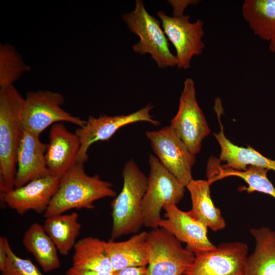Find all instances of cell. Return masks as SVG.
<instances>
[{
  "label": "cell",
  "instance_id": "d4e9b609",
  "mask_svg": "<svg viewBox=\"0 0 275 275\" xmlns=\"http://www.w3.org/2000/svg\"><path fill=\"white\" fill-rule=\"evenodd\" d=\"M78 215L73 212L46 218L43 227L62 255L67 256L76 243L81 228Z\"/></svg>",
  "mask_w": 275,
  "mask_h": 275
},
{
  "label": "cell",
  "instance_id": "484cf974",
  "mask_svg": "<svg viewBox=\"0 0 275 275\" xmlns=\"http://www.w3.org/2000/svg\"><path fill=\"white\" fill-rule=\"evenodd\" d=\"M30 70L15 48L9 44L0 45V87L13 83Z\"/></svg>",
  "mask_w": 275,
  "mask_h": 275
},
{
  "label": "cell",
  "instance_id": "8992f818",
  "mask_svg": "<svg viewBox=\"0 0 275 275\" xmlns=\"http://www.w3.org/2000/svg\"><path fill=\"white\" fill-rule=\"evenodd\" d=\"M149 275H187L196 259L180 241L162 228L148 232Z\"/></svg>",
  "mask_w": 275,
  "mask_h": 275
},
{
  "label": "cell",
  "instance_id": "f546056e",
  "mask_svg": "<svg viewBox=\"0 0 275 275\" xmlns=\"http://www.w3.org/2000/svg\"><path fill=\"white\" fill-rule=\"evenodd\" d=\"M169 2L173 7V15H181L184 14V10L188 5L191 4H195L198 1H170Z\"/></svg>",
  "mask_w": 275,
  "mask_h": 275
},
{
  "label": "cell",
  "instance_id": "9c48e42d",
  "mask_svg": "<svg viewBox=\"0 0 275 275\" xmlns=\"http://www.w3.org/2000/svg\"><path fill=\"white\" fill-rule=\"evenodd\" d=\"M153 105L151 103L128 115L107 116L102 115L98 117L90 116L82 127H78L75 131L80 143L76 162L85 164L88 159L89 147L98 141H108L120 128L127 125L146 122L154 126H158L159 122L150 114Z\"/></svg>",
  "mask_w": 275,
  "mask_h": 275
},
{
  "label": "cell",
  "instance_id": "7a4b0ae2",
  "mask_svg": "<svg viewBox=\"0 0 275 275\" xmlns=\"http://www.w3.org/2000/svg\"><path fill=\"white\" fill-rule=\"evenodd\" d=\"M112 186L111 182L101 179L98 174H87L84 164L76 162L59 179L44 216L63 214L72 209H93L96 201L116 197Z\"/></svg>",
  "mask_w": 275,
  "mask_h": 275
},
{
  "label": "cell",
  "instance_id": "4dcf8cb0",
  "mask_svg": "<svg viewBox=\"0 0 275 275\" xmlns=\"http://www.w3.org/2000/svg\"><path fill=\"white\" fill-rule=\"evenodd\" d=\"M6 237H0V270L3 271L8 261V254L6 248Z\"/></svg>",
  "mask_w": 275,
  "mask_h": 275
},
{
  "label": "cell",
  "instance_id": "7c38bea8",
  "mask_svg": "<svg viewBox=\"0 0 275 275\" xmlns=\"http://www.w3.org/2000/svg\"><path fill=\"white\" fill-rule=\"evenodd\" d=\"M248 250L241 242L221 243L196 257L187 275H245Z\"/></svg>",
  "mask_w": 275,
  "mask_h": 275
},
{
  "label": "cell",
  "instance_id": "5bb4252c",
  "mask_svg": "<svg viewBox=\"0 0 275 275\" xmlns=\"http://www.w3.org/2000/svg\"><path fill=\"white\" fill-rule=\"evenodd\" d=\"M59 182V178L51 175L34 180L20 187L1 194V200L21 215L30 210L44 213L57 189Z\"/></svg>",
  "mask_w": 275,
  "mask_h": 275
},
{
  "label": "cell",
  "instance_id": "1f68e13d",
  "mask_svg": "<svg viewBox=\"0 0 275 275\" xmlns=\"http://www.w3.org/2000/svg\"><path fill=\"white\" fill-rule=\"evenodd\" d=\"M269 48L271 51L275 53V39L269 42Z\"/></svg>",
  "mask_w": 275,
  "mask_h": 275
},
{
  "label": "cell",
  "instance_id": "5b68a950",
  "mask_svg": "<svg viewBox=\"0 0 275 275\" xmlns=\"http://www.w3.org/2000/svg\"><path fill=\"white\" fill-rule=\"evenodd\" d=\"M122 18L130 32L140 38L132 46L134 52L149 53L160 68L177 65L160 21L147 12L142 0H136L134 10L123 14Z\"/></svg>",
  "mask_w": 275,
  "mask_h": 275
},
{
  "label": "cell",
  "instance_id": "d6986e66",
  "mask_svg": "<svg viewBox=\"0 0 275 275\" xmlns=\"http://www.w3.org/2000/svg\"><path fill=\"white\" fill-rule=\"evenodd\" d=\"M208 180L192 179L186 186L189 192L192 207L190 215L214 231L223 229L226 222L221 210L214 205L210 196Z\"/></svg>",
  "mask_w": 275,
  "mask_h": 275
},
{
  "label": "cell",
  "instance_id": "30bf717a",
  "mask_svg": "<svg viewBox=\"0 0 275 275\" xmlns=\"http://www.w3.org/2000/svg\"><path fill=\"white\" fill-rule=\"evenodd\" d=\"M157 15L166 36L175 48L178 68L188 69L193 57L201 54L205 48L203 22L198 19L191 22L188 15L171 16L162 11H157Z\"/></svg>",
  "mask_w": 275,
  "mask_h": 275
},
{
  "label": "cell",
  "instance_id": "6da1fadb",
  "mask_svg": "<svg viewBox=\"0 0 275 275\" xmlns=\"http://www.w3.org/2000/svg\"><path fill=\"white\" fill-rule=\"evenodd\" d=\"M24 98L14 85L0 88V191L14 188L17 154L24 128L21 115Z\"/></svg>",
  "mask_w": 275,
  "mask_h": 275
},
{
  "label": "cell",
  "instance_id": "83f0119b",
  "mask_svg": "<svg viewBox=\"0 0 275 275\" xmlns=\"http://www.w3.org/2000/svg\"><path fill=\"white\" fill-rule=\"evenodd\" d=\"M114 275H149L146 266L131 267L124 268L114 272Z\"/></svg>",
  "mask_w": 275,
  "mask_h": 275
},
{
  "label": "cell",
  "instance_id": "ac0fdd59",
  "mask_svg": "<svg viewBox=\"0 0 275 275\" xmlns=\"http://www.w3.org/2000/svg\"><path fill=\"white\" fill-rule=\"evenodd\" d=\"M147 234L148 232L143 231L125 241L105 242V249L114 272L128 267L148 265Z\"/></svg>",
  "mask_w": 275,
  "mask_h": 275
},
{
  "label": "cell",
  "instance_id": "ba28073f",
  "mask_svg": "<svg viewBox=\"0 0 275 275\" xmlns=\"http://www.w3.org/2000/svg\"><path fill=\"white\" fill-rule=\"evenodd\" d=\"M170 126L195 155L200 152L203 140L210 132L197 102L195 85L191 78L184 81L178 110Z\"/></svg>",
  "mask_w": 275,
  "mask_h": 275
},
{
  "label": "cell",
  "instance_id": "e0dca14e",
  "mask_svg": "<svg viewBox=\"0 0 275 275\" xmlns=\"http://www.w3.org/2000/svg\"><path fill=\"white\" fill-rule=\"evenodd\" d=\"M215 104V108L221 131L218 133H214V135L221 149L219 160L227 162L222 167L242 171L246 170L248 166H251L275 172V160L264 156L250 146L246 148L238 146L226 138L221 121V115L223 112L221 101L216 100Z\"/></svg>",
  "mask_w": 275,
  "mask_h": 275
},
{
  "label": "cell",
  "instance_id": "7402d4cb",
  "mask_svg": "<svg viewBox=\"0 0 275 275\" xmlns=\"http://www.w3.org/2000/svg\"><path fill=\"white\" fill-rule=\"evenodd\" d=\"M219 161H209L207 167L208 181L212 183L230 176H236L242 179L248 187H240V190L248 193L258 191L270 195L275 198V188L267 178L268 170L250 166L245 171H236L219 166Z\"/></svg>",
  "mask_w": 275,
  "mask_h": 275
},
{
  "label": "cell",
  "instance_id": "52a82bcc",
  "mask_svg": "<svg viewBox=\"0 0 275 275\" xmlns=\"http://www.w3.org/2000/svg\"><path fill=\"white\" fill-rule=\"evenodd\" d=\"M65 102L60 93L48 90L28 92L21 110L23 128L40 136L45 129L60 122H67L82 127L86 121L70 114L62 108Z\"/></svg>",
  "mask_w": 275,
  "mask_h": 275
},
{
  "label": "cell",
  "instance_id": "4316f807",
  "mask_svg": "<svg viewBox=\"0 0 275 275\" xmlns=\"http://www.w3.org/2000/svg\"><path fill=\"white\" fill-rule=\"evenodd\" d=\"M6 248L8 261L1 275H43L32 261L21 258L14 253L7 238L6 239Z\"/></svg>",
  "mask_w": 275,
  "mask_h": 275
},
{
  "label": "cell",
  "instance_id": "3957f363",
  "mask_svg": "<svg viewBox=\"0 0 275 275\" xmlns=\"http://www.w3.org/2000/svg\"><path fill=\"white\" fill-rule=\"evenodd\" d=\"M123 184L112 203V228L109 240L138 232L144 225L142 204L146 193L148 177L133 159L124 165Z\"/></svg>",
  "mask_w": 275,
  "mask_h": 275
},
{
  "label": "cell",
  "instance_id": "44dd1931",
  "mask_svg": "<svg viewBox=\"0 0 275 275\" xmlns=\"http://www.w3.org/2000/svg\"><path fill=\"white\" fill-rule=\"evenodd\" d=\"M22 242L25 250L33 255L44 272L60 268L58 249L43 225L33 223L25 232Z\"/></svg>",
  "mask_w": 275,
  "mask_h": 275
},
{
  "label": "cell",
  "instance_id": "cb8c5ba5",
  "mask_svg": "<svg viewBox=\"0 0 275 275\" xmlns=\"http://www.w3.org/2000/svg\"><path fill=\"white\" fill-rule=\"evenodd\" d=\"M105 242L92 236L76 241L73 247L72 266L83 269L114 273L105 249Z\"/></svg>",
  "mask_w": 275,
  "mask_h": 275
},
{
  "label": "cell",
  "instance_id": "9a60e30c",
  "mask_svg": "<svg viewBox=\"0 0 275 275\" xmlns=\"http://www.w3.org/2000/svg\"><path fill=\"white\" fill-rule=\"evenodd\" d=\"M39 136L24 129L17 154L14 188L51 175L45 157L47 144L42 143Z\"/></svg>",
  "mask_w": 275,
  "mask_h": 275
},
{
  "label": "cell",
  "instance_id": "4fadbf2b",
  "mask_svg": "<svg viewBox=\"0 0 275 275\" xmlns=\"http://www.w3.org/2000/svg\"><path fill=\"white\" fill-rule=\"evenodd\" d=\"M163 209L166 211V218L161 219L159 227L187 244V249L196 257L216 248L208 237V228L191 217L188 211L180 210L175 204L167 205Z\"/></svg>",
  "mask_w": 275,
  "mask_h": 275
},
{
  "label": "cell",
  "instance_id": "8fae6325",
  "mask_svg": "<svg viewBox=\"0 0 275 275\" xmlns=\"http://www.w3.org/2000/svg\"><path fill=\"white\" fill-rule=\"evenodd\" d=\"M146 135L161 163L186 187L193 179L195 155L170 126L147 131Z\"/></svg>",
  "mask_w": 275,
  "mask_h": 275
},
{
  "label": "cell",
  "instance_id": "603a6c76",
  "mask_svg": "<svg viewBox=\"0 0 275 275\" xmlns=\"http://www.w3.org/2000/svg\"><path fill=\"white\" fill-rule=\"evenodd\" d=\"M241 11L255 35L269 42L275 39V0H245Z\"/></svg>",
  "mask_w": 275,
  "mask_h": 275
},
{
  "label": "cell",
  "instance_id": "ffe728a7",
  "mask_svg": "<svg viewBox=\"0 0 275 275\" xmlns=\"http://www.w3.org/2000/svg\"><path fill=\"white\" fill-rule=\"evenodd\" d=\"M256 246L248 257L245 275H275V231L267 227L252 228Z\"/></svg>",
  "mask_w": 275,
  "mask_h": 275
},
{
  "label": "cell",
  "instance_id": "2e32d148",
  "mask_svg": "<svg viewBox=\"0 0 275 275\" xmlns=\"http://www.w3.org/2000/svg\"><path fill=\"white\" fill-rule=\"evenodd\" d=\"M49 139L45 154L47 165L51 175L60 179L76 163L80 141L62 123L51 126Z\"/></svg>",
  "mask_w": 275,
  "mask_h": 275
},
{
  "label": "cell",
  "instance_id": "f1b7e54d",
  "mask_svg": "<svg viewBox=\"0 0 275 275\" xmlns=\"http://www.w3.org/2000/svg\"><path fill=\"white\" fill-rule=\"evenodd\" d=\"M65 275H114V273L86 270L72 266L67 269Z\"/></svg>",
  "mask_w": 275,
  "mask_h": 275
},
{
  "label": "cell",
  "instance_id": "277c9868",
  "mask_svg": "<svg viewBox=\"0 0 275 275\" xmlns=\"http://www.w3.org/2000/svg\"><path fill=\"white\" fill-rule=\"evenodd\" d=\"M150 172L142 204L144 225L152 229L159 227L161 209L178 203L183 198L185 187L159 161L156 156L149 157Z\"/></svg>",
  "mask_w": 275,
  "mask_h": 275
}]
</instances>
